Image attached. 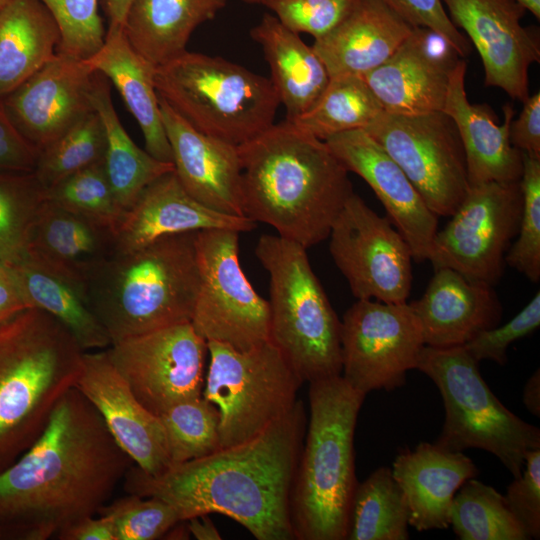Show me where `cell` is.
<instances>
[{"label": "cell", "mask_w": 540, "mask_h": 540, "mask_svg": "<svg viewBox=\"0 0 540 540\" xmlns=\"http://www.w3.org/2000/svg\"><path fill=\"white\" fill-rule=\"evenodd\" d=\"M131 458L76 388L55 406L36 441L0 472V522L47 540L108 503Z\"/></svg>", "instance_id": "1"}, {"label": "cell", "mask_w": 540, "mask_h": 540, "mask_svg": "<svg viewBox=\"0 0 540 540\" xmlns=\"http://www.w3.org/2000/svg\"><path fill=\"white\" fill-rule=\"evenodd\" d=\"M306 426L304 404L297 400L284 416L241 443L173 464L158 475L133 464L124 490L161 498L182 521L218 513L258 540H293L290 497Z\"/></svg>", "instance_id": "2"}, {"label": "cell", "mask_w": 540, "mask_h": 540, "mask_svg": "<svg viewBox=\"0 0 540 540\" xmlns=\"http://www.w3.org/2000/svg\"><path fill=\"white\" fill-rule=\"evenodd\" d=\"M244 216L310 248L328 238L354 193L324 140L284 120L238 146Z\"/></svg>", "instance_id": "3"}, {"label": "cell", "mask_w": 540, "mask_h": 540, "mask_svg": "<svg viewBox=\"0 0 540 540\" xmlns=\"http://www.w3.org/2000/svg\"><path fill=\"white\" fill-rule=\"evenodd\" d=\"M84 350L54 317L28 308L0 325V472L40 436L75 387Z\"/></svg>", "instance_id": "4"}, {"label": "cell", "mask_w": 540, "mask_h": 540, "mask_svg": "<svg viewBox=\"0 0 540 540\" xmlns=\"http://www.w3.org/2000/svg\"><path fill=\"white\" fill-rule=\"evenodd\" d=\"M365 394L341 375L309 382L310 416L290 497L297 540H346L354 491V433Z\"/></svg>", "instance_id": "5"}, {"label": "cell", "mask_w": 540, "mask_h": 540, "mask_svg": "<svg viewBox=\"0 0 540 540\" xmlns=\"http://www.w3.org/2000/svg\"><path fill=\"white\" fill-rule=\"evenodd\" d=\"M196 232L116 252L89 281L88 303L111 344L191 322L200 285Z\"/></svg>", "instance_id": "6"}, {"label": "cell", "mask_w": 540, "mask_h": 540, "mask_svg": "<svg viewBox=\"0 0 540 540\" xmlns=\"http://www.w3.org/2000/svg\"><path fill=\"white\" fill-rule=\"evenodd\" d=\"M255 255L269 275V341L304 382L341 375V321L306 248L264 234Z\"/></svg>", "instance_id": "7"}, {"label": "cell", "mask_w": 540, "mask_h": 540, "mask_svg": "<svg viewBox=\"0 0 540 540\" xmlns=\"http://www.w3.org/2000/svg\"><path fill=\"white\" fill-rule=\"evenodd\" d=\"M158 97L197 131L240 146L274 124L269 78L222 57L185 51L155 68Z\"/></svg>", "instance_id": "8"}, {"label": "cell", "mask_w": 540, "mask_h": 540, "mask_svg": "<svg viewBox=\"0 0 540 540\" xmlns=\"http://www.w3.org/2000/svg\"><path fill=\"white\" fill-rule=\"evenodd\" d=\"M416 369L435 383L443 399L445 421L435 444L457 452L485 450L519 477L526 453L540 448V430L499 401L464 346L424 345Z\"/></svg>", "instance_id": "9"}, {"label": "cell", "mask_w": 540, "mask_h": 540, "mask_svg": "<svg viewBox=\"0 0 540 540\" xmlns=\"http://www.w3.org/2000/svg\"><path fill=\"white\" fill-rule=\"evenodd\" d=\"M202 396L219 410L220 445L246 441L289 412L304 383L270 341L246 351L207 342Z\"/></svg>", "instance_id": "10"}, {"label": "cell", "mask_w": 540, "mask_h": 540, "mask_svg": "<svg viewBox=\"0 0 540 540\" xmlns=\"http://www.w3.org/2000/svg\"><path fill=\"white\" fill-rule=\"evenodd\" d=\"M200 285L191 323L206 341L246 351L269 341L268 301L252 287L239 260V232L197 231Z\"/></svg>", "instance_id": "11"}, {"label": "cell", "mask_w": 540, "mask_h": 540, "mask_svg": "<svg viewBox=\"0 0 540 540\" xmlns=\"http://www.w3.org/2000/svg\"><path fill=\"white\" fill-rule=\"evenodd\" d=\"M365 130L403 170L427 206L450 217L469 190L465 152L443 111L416 115L382 111Z\"/></svg>", "instance_id": "12"}, {"label": "cell", "mask_w": 540, "mask_h": 540, "mask_svg": "<svg viewBox=\"0 0 540 540\" xmlns=\"http://www.w3.org/2000/svg\"><path fill=\"white\" fill-rule=\"evenodd\" d=\"M521 210L520 181L470 186L450 221L436 232L428 260L434 269L450 268L493 286L502 276Z\"/></svg>", "instance_id": "13"}, {"label": "cell", "mask_w": 540, "mask_h": 540, "mask_svg": "<svg viewBox=\"0 0 540 540\" xmlns=\"http://www.w3.org/2000/svg\"><path fill=\"white\" fill-rule=\"evenodd\" d=\"M341 376L355 390H394L416 369L424 340L410 304L357 299L341 321Z\"/></svg>", "instance_id": "14"}, {"label": "cell", "mask_w": 540, "mask_h": 540, "mask_svg": "<svg viewBox=\"0 0 540 540\" xmlns=\"http://www.w3.org/2000/svg\"><path fill=\"white\" fill-rule=\"evenodd\" d=\"M329 251L357 299L405 303L412 285V251L388 217L353 193L335 219Z\"/></svg>", "instance_id": "15"}, {"label": "cell", "mask_w": 540, "mask_h": 540, "mask_svg": "<svg viewBox=\"0 0 540 540\" xmlns=\"http://www.w3.org/2000/svg\"><path fill=\"white\" fill-rule=\"evenodd\" d=\"M107 351L135 397L157 416L202 396L207 342L191 322L122 339Z\"/></svg>", "instance_id": "16"}, {"label": "cell", "mask_w": 540, "mask_h": 540, "mask_svg": "<svg viewBox=\"0 0 540 540\" xmlns=\"http://www.w3.org/2000/svg\"><path fill=\"white\" fill-rule=\"evenodd\" d=\"M452 23L478 51L485 85L524 102L530 67L540 61L539 37L521 24L526 10L514 0H442Z\"/></svg>", "instance_id": "17"}, {"label": "cell", "mask_w": 540, "mask_h": 540, "mask_svg": "<svg viewBox=\"0 0 540 540\" xmlns=\"http://www.w3.org/2000/svg\"><path fill=\"white\" fill-rule=\"evenodd\" d=\"M94 73L84 60L56 52L0 103L19 133L40 152L94 111Z\"/></svg>", "instance_id": "18"}, {"label": "cell", "mask_w": 540, "mask_h": 540, "mask_svg": "<svg viewBox=\"0 0 540 540\" xmlns=\"http://www.w3.org/2000/svg\"><path fill=\"white\" fill-rule=\"evenodd\" d=\"M75 387L98 411L115 442L138 468L158 475L172 465L159 416L135 397L107 349L84 351Z\"/></svg>", "instance_id": "19"}, {"label": "cell", "mask_w": 540, "mask_h": 540, "mask_svg": "<svg viewBox=\"0 0 540 540\" xmlns=\"http://www.w3.org/2000/svg\"><path fill=\"white\" fill-rule=\"evenodd\" d=\"M459 57L437 32L413 27L389 59L360 77L385 112L416 115L442 111Z\"/></svg>", "instance_id": "20"}, {"label": "cell", "mask_w": 540, "mask_h": 540, "mask_svg": "<svg viewBox=\"0 0 540 540\" xmlns=\"http://www.w3.org/2000/svg\"><path fill=\"white\" fill-rule=\"evenodd\" d=\"M324 141L348 172L370 186L408 243L413 260H428L438 231V216L398 164L363 129L342 132Z\"/></svg>", "instance_id": "21"}, {"label": "cell", "mask_w": 540, "mask_h": 540, "mask_svg": "<svg viewBox=\"0 0 540 540\" xmlns=\"http://www.w3.org/2000/svg\"><path fill=\"white\" fill-rule=\"evenodd\" d=\"M159 105L174 172L186 192L208 208L244 216L238 146L197 131L160 98Z\"/></svg>", "instance_id": "22"}, {"label": "cell", "mask_w": 540, "mask_h": 540, "mask_svg": "<svg viewBox=\"0 0 540 540\" xmlns=\"http://www.w3.org/2000/svg\"><path fill=\"white\" fill-rule=\"evenodd\" d=\"M256 222L227 215L195 200L174 170L151 182L128 208L116 230V252H131L168 235L209 229L249 232Z\"/></svg>", "instance_id": "23"}, {"label": "cell", "mask_w": 540, "mask_h": 540, "mask_svg": "<svg viewBox=\"0 0 540 540\" xmlns=\"http://www.w3.org/2000/svg\"><path fill=\"white\" fill-rule=\"evenodd\" d=\"M115 253L112 229L46 199L25 258L86 292L89 281Z\"/></svg>", "instance_id": "24"}, {"label": "cell", "mask_w": 540, "mask_h": 540, "mask_svg": "<svg viewBox=\"0 0 540 540\" xmlns=\"http://www.w3.org/2000/svg\"><path fill=\"white\" fill-rule=\"evenodd\" d=\"M409 304L424 344L436 348L464 345L479 332L497 326L503 314L493 286L446 267L434 269L423 295Z\"/></svg>", "instance_id": "25"}, {"label": "cell", "mask_w": 540, "mask_h": 540, "mask_svg": "<svg viewBox=\"0 0 540 540\" xmlns=\"http://www.w3.org/2000/svg\"><path fill=\"white\" fill-rule=\"evenodd\" d=\"M466 68L462 59L454 67L442 111L456 126L465 152L469 186L520 181L523 152L509 138L513 106L503 107L504 121L499 125L487 106L471 104L465 90Z\"/></svg>", "instance_id": "26"}, {"label": "cell", "mask_w": 540, "mask_h": 540, "mask_svg": "<svg viewBox=\"0 0 540 540\" xmlns=\"http://www.w3.org/2000/svg\"><path fill=\"white\" fill-rule=\"evenodd\" d=\"M391 471L405 496L409 525L418 531L448 528L456 492L478 475L476 465L463 452L427 442L401 451Z\"/></svg>", "instance_id": "27"}, {"label": "cell", "mask_w": 540, "mask_h": 540, "mask_svg": "<svg viewBox=\"0 0 540 540\" xmlns=\"http://www.w3.org/2000/svg\"><path fill=\"white\" fill-rule=\"evenodd\" d=\"M412 28L380 0H357L312 48L330 78L362 76L389 59Z\"/></svg>", "instance_id": "28"}, {"label": "cell", "mask_w": 540, "mask_h": 540, "mask_svg": "<svg viewBox=\"0 0 540 540\" xmlns=\"http://www.w3.org/2000/svg\"><path fill=\"white\" fill-rule=\"evenodd\" d=\"M84 61L116 86L141 128L145 150L159 161L172 163L155 88V67L133 48L124 28L109 26L103 46Z\"/></svg>", "instance_id": "29"}, {"label": "cell", "mask_w": 540, "mask_h": 540, "mask_svg": "<svg viewBox=\"0 0 540 540\" xmlns=\"http://www.w3.org/2000/svg\"><path fill=\"white\" fill-rule=\"evenodd\" d=\"M250 36L262 48L271 72L270 80L286 109V119L307 111L330 80L312 46L272 14H264L251 29Z\"/></svg>", "instance_id": "30"}, {"label": "cell", "mask_w": 540, "mask_h": 540, "mask_svg": "<svg viewBox=\"0 0 540 540\" xmlns=\"http://www.w3.org/2000/svg\"><path fill=\"white\" fill-rule=\"evenodd\" d=\"M227 0H134L124 32L155 68L184 53L192 33L216 17Z\"/></svg>", "instance_id": "31"}, {"label": "cell", "mask_w": 540, "mask_h": 540, "mask_svg": "<svg viewBox=\"0 0 540 540\" xmlns=\"http://www.w3.org/2000/svg\"><path fill=\"white\" fill-rule=\"evenodd\" d=\"M60 42L58 25L39 0H10L0 12V98L50 61Z\"/></svg>", "instance_id": "32"}, {"label": "cell", "mask_w": 540, "mask_h": 540, "mask_svg": "<svg viewBox=\"0 0 540 540\" xmlns=\"http://www.w3.org/2000/svg\"><path fill=\"white\" fill-rule=\"evenodd\" d=\"M91 98L106 134L105 173L118 204L126 211L151 182L173 171L174 166L155 159L133 142L114 109L109 81L98 72L94 73Z\"/></svg>", "instance_id": "33"}, {"label": "cell", "mask_w": 540, "mask_h": 540, "mask_svg": "<svg viewBox=\"0 0 540 540\" xmlns=\"http://www.w3.org/2000/svg\"><path fill=\"white\" fill-rule=\"evenodd\" d=\"M31 307L59 321L84 351L111 345L105 328L91 309L86 292L28 258L13 265Z\"/></svg>", "instance_id": "34"}, {"label": "cell", "mask_w": 540, "mask_h": 540, "mask_svg": "<svg viewBox=\"0 0 540 540\" xmlns=\"http://www.w3.org/2000/svg\"><path fill=\"white\" fill-rule=\"evenodd\" d=\"M409 509L389 467H379L354 491L348 540L409 539Z\"/></svg>", "instance_id": "35"}, {"label": "cell", "mask_w": 540, "mask_h": 540, "mask_svg": "<svg viewBox=\"0 0 540 540\" xmlns=\"http://www.w3.org/2000/svg\"><path fill=\"white\" fill-rule=\"evenodd\" d=\"M382 111L381 104L362 77L341 76L330 78L314 104L288 121L298 129L326 140L342 132L365 129Z\"/></svg>", "instance_id": "36"}, {"label": "cell", "mask_w": 540, "mask_h": 540, "mask_svg": "<svg viewBox=\"0 0 540 540\" xmlns=\"http://www.w3.org/2000/svg\"><path fill=\"white\" fill-rule=\"evenodd\" d=\"M450 525L462 540H527L524 527L506 505L504 495L474 478L456 492Z\"/></svg>", "instance_id": "37"}, {"label": "cell", "mask_w": 540, "mask_h": 540, "mask_svg": "<svg viewBox=\"0 0 540 540\" xmlns=\"http://www.w3.org/2000/svg\"><path fill=\"white\" fill-rule=\"evenodd\" d=\"M45 201V189L33 172L0 173V263L13 266L26 257Z\"/></svg>", "instance_id": "38"}, {"label": "cell", "mask_w": 540, "mask_h": 540, "mask_svg": "<svg viewBox=\"0 0 540 540\" xmlns=\"http://www.w3.org/2000/svg\"><path fill=\"white\" fill-rule=\"evenodd\" d=\"M159 418L172 465L205 457L221 448L219 410L203 396L178 402Z\"/></svg>", "instance_id": "39"}, {"label": "cell", "mask_w": 540, "mask_h": 540, "mask_svg": "<svg viewBox=\"0 0 540 540\" xmlns=\"http://www.w3.org/2000/svg\"><path fill=\"white\" fill-rule=\"evenodd\" d=\"M105 150V129L93 111L39 152L33 173L47 189L77 171L102 162Z\"/></svg>", "instance_id": "40"}, {"label": "cell", "mask_w": 540, "mask_h": 540, "mask_svg": "<svg viewBox=\"0 0 540 540\" xmlns=\"http://www.w3.org/2000/svg\"><path fill=\"white\" fill-rule=\"evenodd\" d=\"M46 199L114 232L124 214L118 204L103 161L77 171L45 189Z\"/></svg>", "instance_id": "41"}, {"label": "cell", "mask_w": 540, "mask_h": 540, "mask_svg": "<svg viewBox=\"0 0 540 540\" xmlns=\"http://www.w3.org/2000/svg\"><path fill=\"white\" fill-rule=\"evenodd\" d=\"M520 186L519 228L505 263L536 283L540 280V158L523 153Z\"/></svg>", "instance_id": "42"}, {"label": "cell", "mask_w": 540, "mask_h": 540, "mask_svg": "<svg viewBox=\"0 0 540 540\" xmlns=\"http://www.w3.org/2000/svg\"><path fill=\"white\" fill-rule=\"evenodd\" d=\"M108 517L114 525L117 540H154L183 522L166 501L158 497L128 494L98 512Z\"/></svg>", "instance_id": "43"}, {"label": "cell", "mask_w": 540, "mask_h": 540, "mask_svg": "<svg viewBox=\"0 0 540 540\" xmlns=\"http://www.w3.org/2000/svg\"><path fill=\"white\" fill-rule=\"evenodd\" d=\"M55 19L60 42L57 53L87 60L103 46L105 30L98 0H39Z\"/></svg>", "instance_id": "44"}, {"label": "cell", "mask_w": 540, "mask_h": 540, "mask_svg": "<svg viewBox=\"0 0 540 540\" xmlns=\"http://www.w3.org/2000/svg\"><path fill=\"white\" fill-rule=\"evenodd\" d=\"M357 0H268L265 7L289 30L318 39L350 12Z\"/></svg>", "instance_id": "45"}, {"label": "cell", "mask_w": 540, "mask_h": 540, "mask_svg": "<svg viewBox=\"0 0 540 540\" xmlns=\"http://www.w3.org/2000/svg\"><path fill=\"white\" fill-rule=\"evenodd\" d=\"M540 325V292L507 323L476 334L463 346L476 361L491 360L499 365L507 362V349L518 339L530 335Z\"/></svg>", "instance_id": "46"}, {"label": "cell", "mask_w": 540, "mask_h": 540, "mask_svg": "<svg viewBox=\"0 0 540 540\" xmlns=\"http://www.w3.org/2000/svg\"><path fill=\"white\" fill-rule=\"evenodd\" d=\"M506 505L530 539L540 538V448L525 455L524 468L507 488Z\"/></svg>", "instance_id": "47"}, {"label": "cell", "mask_w": 540, "mask_h": 540, "mask_svg": "<svg viewBox=\"0 0 540 540\" xmlns=\"http://www.w3.org/2000/svg\"><path fill=\"white\" fill-rule=\"evenodd\" d=\"M412 27L429 28L444 37L460 57L470 52L468 39L452 23L442 0H380Z\"/></svg>", "instance_id": "48"}, {"label": "cell", "mask_w": 540, "mask_h": 540, "mask_svg": "<svg viewBox=\"0 0 540 540\" xmlns=\"http://www.w3.org/2000/svg\"><path fill=\"white\" fill-rule=\"evenodd\" d=\"M39 151L16 129L0 103V170L33 172Z\"/></svg>", "instance_id": "49"}, {"label": "cell", "mask_w": 540, "mask_h": 540, "mask_svg": "<svg viewBox=\"0 0 540 540\" xmlns=\"http://www.w3.org/2000/svg\"><path fill=\"white\" fill-rule=\"evenodd\" d=\"M511 144L521 152L540 158V93L529 95L509 130Z\"/></svg>", "instance_id": "50"}, {"label": "cell", "mask_w": 540, "mask_h": 540, "mask_svg": "<svg viewBox=\"0 0 540 540\" xmlns=\"http://www.w3.org/2000/svg\"><path fill=\"white\" fill-rule=\"evenodd\" d=\"M32 308L13 266L0 263V325Z\"/></svg>", "instance_id": "51"}, {"label": "cell", "mask_w": 540, "mask_h": 540, "mask_svg": "<svg viewBox=\"0 0 540 540\" xmlns=\"http://www.w3.org/2000/svg\"><path fill=\"white\" fill-rule=\"evenodd\" d=\"M55 537L60 540H117L111 520L100 515L85 517L60 530Z\"/></svg>", "instance_id": "52"}, {"label": "cell", "mask_w": 540, "mask_h": 540, "mask_svg": "<svg viewBox=\"0 0 540 540\" xmlns=\"http://www.w3.org/2000/svg\"><path fill=\"white\" fill-rule=\"evenodd\" d=\"M186 521L187 531L198 540H220L221 535L208 514L191 517Z\"/></svg>", "instance_id": "53"}, {"label": "cell", "mask_w": 540, "mask_h": 540, "mask_svg": "<svg viewBox=\"0 0 540 540\" xmlns=\"http://www.w3.org/2000/svg\"><path fill=\"white\" fill-rule=\"evenodd\" d=\"M134 0H101L109 26L123 27Z\"/></svg>", "instance_id": "54"}, {"label": "cell", "mask_w": 540, "mask_h": 540, "mask_svg": "<svg viewBox=\"0 0 540 540\" xmlns=\"http://www.w3.org/2000/svg\"><path fill=\"white\" fill-rule=\"evenodd\" d=\"M523 403L534 416H540V370L537 369L528 379L523 390Z\"/></svg>", "instance_id": "55"}, {"label": "cell", "mask_w": 540, "mask_h": 540, "mask_svg": "<svg viewBox=\"0 0 540 540\" xmlns=\"http://www.w3.org/2000/svg\"><path fill=\"white\" fill-rule=\"evenodd\" d=\"M519 5H521L526 11H529L536 17L540 19V0H514Z\"/></svg>", "instance_id": "56"}, {"label": "cell", "mask_w": 540, "mask_h": 540, "mask_svg": "<svg viewBox=\"0 0 540 540\" xmlns=\"http://www.w3.org/2000/svg\"><path fill=\"white\" fill-rule=\"evenodd\" d=\"M242 1L247 3V4L263 5V6H265L266 3L268 2V0H242Z\"/></svg>", "instance_id": "57"}, {"label": "cell", "mask_w": 540, "mask_h": 540, "mask_svg": "<svg viewBox=\"0 0 540 540\" xmlns=\"http://www.w3.org/2000/svg\"><path fill=\"white\" fill-rule=\"evenodd\" d=\"M10 0H0V12L3 10V8L7 5V3Z\"/></svg>", "instance_id": "58"}]
</instances>
